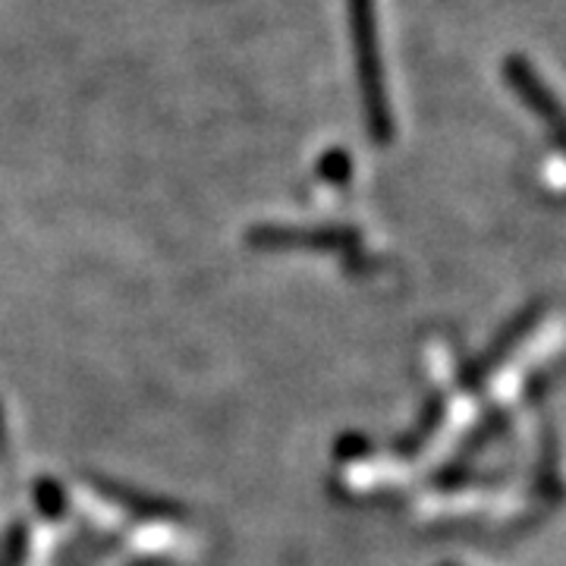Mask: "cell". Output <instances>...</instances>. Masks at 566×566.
Returning a JSON list of instances; mask_svg holds the SVG:
<instances>
[{
	"mask_svg": "<svg viewBox=\"0 0 566 566\" xmlns=\"http://www.w3.org/2000/svg\"><path fill=\"white\" fill-rule=\"evenodd\" d=\"M346 10H349V29H353V51H356V73H359L365 123H368L371 139L385 145L390 139V133H394V120H390V104H387L375 0H346Z\"/></svg>",
	"mask_w": 566,
	"mask_h": 566,
	"instance_id": "cell-1",
	"label": "cell"
},
{
	"mask_svg": "<svg viewBox=\"0 0 566 566\" xmlns=\"http://www.w3.org/2000/svg\"><path fill=\"white\" fill-rule=\"evenodd\" d=\"M504 76L506 82H510V88L520 95V102L526 104L528 111L538 114V120L545 123L547 129L554 133V139L560 142V148L566 151V107L560 104V98L554 95V88H551V85L538 76V70H535L526 57H520V54L506 57Z\"/></svg>",
	"mask_w": 566,
	"mask_h": 566,
	"instance_id": "cell-2",
	"label": "cell"
}]
</instances>
